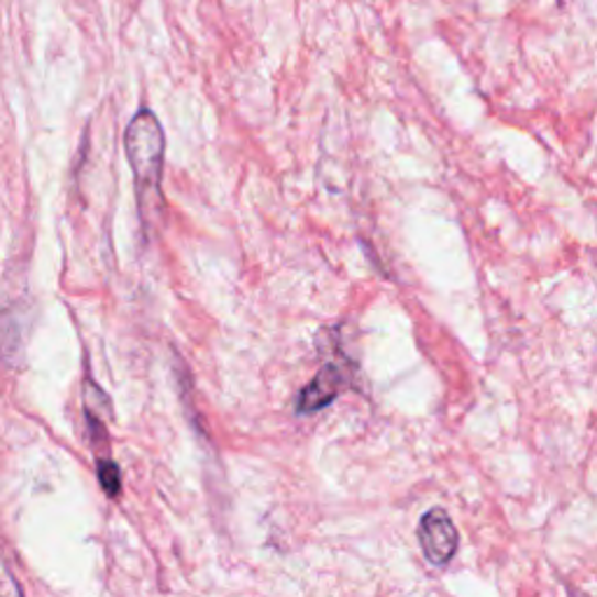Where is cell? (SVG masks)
I'll return each instance as SVG.
<instances>
[{"mask_svg":"<svg viewBox=\"0 0 597 597\" xmlns=\"http://www.w3.org/2000/svg\"><path fill=\"white\" fill-rule=\"evenodd\" d=\"M96 472H99V480H101V488L106 490V495L108 497H118L120 490H122V472H120V467L114 465L112 460L101 457Z\"/></svg>","mask_w":597,"mask_h":597,"instance_id":"5b68a950","label":"cell"},{"mask_svg":"<svg viewBox=\"0 0 597 597\" xmlns=\"http://www.w3.org/2000/svg\"><path fill=\"white\" fill-rule=\"evenodd\" d=\"M85 416H91L96 420L112 418V403L108 395L91 378L85 380Z\"/></svg>","mask_w":597,"mask_h":597,"instance_id":"277c9868","label":"cell"},{"mask_svg":"<svg viewBox=\"0 0 597 597\" xmlns=\"http://www.w3.org/2000/svg\"><path fill=\"white\" fill-rule=\"evenodd\" d=\"M418 542L432 565H446L457 551L460 534L444 509H430L420 518Z\"/></svg>","mask_w":597,"mask_h":597,"instance_id":"7a4b0ae2","label":"cell"},{"mask_svg":"<svg viewBox=\"0 0 597 597\" xmlns=\"http://www.w3.org/2000/svg\"><path fill=\"white\" fill-rule=\"evenodd\" d=\"M126 157L136 180V191L143 213L159 206V185L164 173V129L152 110H139L124 133Z\"/></svg>","mask_w":597,"mask_h":597,"instance_id":"6da1fadb","label":"cell"},{"mask_svg":"<svg viewBox=\"0 0 597 597\" xmlns=\"http://www.w3.org/2000/svg\"><path fill=\"white\" fill-rule=\"evenodd\" d=\"M353 367L345 362H330L316 374L297 397V413H316L330 403L351 385Z\"/></svg>","mask_w":597,"mask_h":597,"instance_id":"3957f363","label":"cell"},{"mask_svg":"<svg viewBox=\"0 0 597 597\" xmlns=\"http://www.w3.org/2000/svg\"><path fill=\"white\" fill-rule=\"evenodd\" d=\"M0 597H24L22 588L12 579V574H5L3 579H0Z\"/></svg>","mask_w":597,"mask_h":597,"instance_id":"8992f818","label":"cell"}]
</instances>
